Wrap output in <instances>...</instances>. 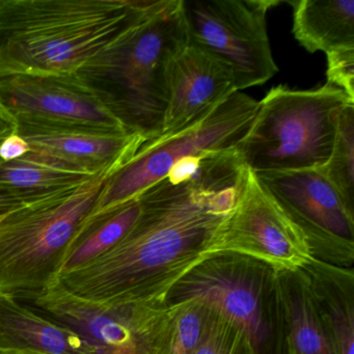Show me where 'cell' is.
Listing matches in <instances>:
<instances>
[{
  "mask_svg": "<svg viewBox=\"0 0 354 354\" xmlns=\"http://www.w3.org/2000/svg\"><path fill=\"white\" fill-rule=\"evenodd\" d=\"M258 107V101L236 92L189 127L145 142L131 160L107 180L84 227L138 198L145 190L165 179L183 159L235 148L248 133Z\"/></svg>",
  "mask_w": 354,
  "mask_h": 354,
  "instance_id": "6",
  "label": "cell"
},
{
  "mask_svg": "<svg viewBox=\"0 0 354 354\" xmlns=\"http://www.w3.org/2000/svg\"><path fill=\"white\" fill-rule=\"evenodd\" d=\"M24 204H28V203L24 202L22 198L10 194L5 188L0 187V218L10 211L14 210V209L18 208V207Z\"/></svg>",
  "mask_w": 354,
  "mask_h": 354,
  "instance_id": "27",
  "label": "cell"
},
{
  "mask_svg": "<svg viewBox=\"0 0 354 354\" xmlns=\"http://www.w3.org/2000/svg\"><path fill=\"white\" fill-rule=\"evenodd\" d=\"M92 177L66 171L28 154L16 160H0V187L26 203L80 185Z\"/></svg>",
  "mask_w": 354,
  "mask_h": 354,
  "instance_id": "20",
  "label": "cell"
},
{
  "mask_svg": "<svg viewBox=\"0 0 354 354\" xmlns=\"http://www.w3.org/2000/svg\"><path fill=\"white\" fill-rule=\"evenodd\" d=\"M279 342L297 354H335L304 268L277 277Z\"/></svg>",
  "mask_w": 354,
  "mask_h": 354,
  "instance_id": "16",
  "label": "cell"
},
{
  "mask_svg": "<svg viewBox=\"0 0 354 354\" xmlns=\"http://www.w3.org/2000/svg\"><path fill=\"white\" fill-rule=\"evenodd\" d=\"M32 301L84 335L99 354H149V330L157 306H98L57 285Z\"/></svg>",
  "mask_w": 354,
  "mask_h": 354,
  "instance_id": "13",
  "label": "cell"
},
{
  "mask_svg": "<svg viewBox=\"0 0 354 354\" xmlns=\"http://www.w3.org/2000/svg\"><path fill=\"white\" fill-rule=\"evenodd\" d=\"M320 169L354 211V102L342 111L333 152Z\"/></svg>",
  "mask_w": 354,
  "mask_h": 354,
  "instance_id": "22",
  "label": "cell"
},
{
  "mask_svg": "<svg viewBox=\"0 0 354 354\" xmlns=\"http://www.w3.org/2000/svg\"><path fill=\"white\" fill-rule=\"evenodd\" d=\"M293 7V34L308 53L354 48V0H298Z\"/></svg>",
  "mask_w": 354,
  "mask_h": 354,
  "instance_id": "18",
  "label": "cell"
},
{
  "mask_svg": "<svg viewBox=\"0 0 354 354\" xmlns=\"http://www.w3.org/2000/svg\"><path fill=\"white\" fill-rule=\"evenodd\" d=\"M113 165L74 187L22 205L0 218V295L32 300L55 283Z\"/></svg>",
  "mask_w": 354,
  "mask_h": 354,
  "instance_id": "4",
  "label": "cell"
},
{
  "mask_svg": "<svg viewBox=\"0 0 354 354\" xmlns=\"http://www.w3.org/2000/svg\"><path fill=\"white\" fill-rule=\"evenodd\" d=\"M238 92L231 70L188 43L169 70V101L162 136L189 127Z\"/></svg>",
  "mask_w": 354,
  "mask_h": 354,
  "instance_id": "14",
  "label": "cell"
},
{
  "mask_svg": "<svg viewBox=\"0 0 354 354\" xmlns=\"http://www.w3.org/2000/svg\"><path fill=\"white\" fill-rule=\"evenodd\" d=\"M30 149L28 142L17 133L0 142V160L12 161L26 156Z\"/></svg>",
  "mask_w": 354,
  "mask_h": 354,
  "instance_id": "25",
  "label": "cell"
},
{
  "mask_svg": "<svg viewBox=\"0 0 354 354\" xmlns=\"http://www.w3.org/2000/svg\"><path fill=\"white\" fill-rule=\"evenodd\" d=\"M245 165L235 148L209 152L185 179L167 176L145 190L140 215L96 260L61 273L53 285L103 306H161L201 261L233 210Z\"/></svg>",
  "mask_w": 354,
  "mask_h": 354,
  "instance_id": "1",
  "label": "cell"
},
{
  "mask_svg": "<svg viewBox=\"0 0 354 354\" xmlns=\"http://www.w3.org/2000/svg\"><path fill=\"white\" fill-rule=\"evenodd\" d=\"M0 100L16 120L128 132L75 73L0 77Z\"/></svg>",
  "mask_w": 354,
  "mask_h": 354,
  "instance_id": "11",
  "label": "cell"
},
{
  "mask_svg": "<svg viewBox=\"0 0 354 354\" xmlns=\"http://www.w3.org/2000/svg\"><path fill=\"white\" fill-rule=\"evenodd\" d=\"M0 354H99L84 335L17 298L0 295Z\"/></svg>",
  "mask_w": 354,
  "mask_h": 354,
  "instance_id": "15",
  "label": "cell"
},
{
  "mask_svg": "<svg viewBox=\"0 0 354 354\" xmlns=\"http://www.w3.org/2000/svg\"><path fill=\"white\" fill-rule=\"evenodd\" d=\"M256 174L277 204L304 232L316 258L353 259L354 211L318 169Z\"/></svg>",
  "mask_w": 354,
  "mask_h": 354,
  "instance_id": "10",
  "label": "cell"
},
{
  "mask_svg": "<svg viewBox=\"0 0 354 354\" xmlns=\"http://www.w3.org/2000/svg\"><path fill=\"white\" fill-rule=\"evenodd\" d=\"M327 57V84L343 91L354 101V48L328 53Z\"/></svg>",
  "mask_w": 354,
  "mask_h": 354,
  "instance_id": "24",
  "label": "cell"
},
{
  "mask_svg": "<svg viewBox=\"0 0 354 354\" xmlns=\"http://www.w3.org/2000/svg\"><path fill=\"white\" fill-rule=\"evenodd\" d=\"M151 0H0V77L76 73Z\"/></svg>",
  "mask_w": 354,
  "mask_h": 354,
  "instance_id": "3",
  "label": "cell"
},
{
  "mask_svg": "<svg viewBox=\"0 0 354 354\" xmlns=\"http://www.w3.org/2000/svg\"><path fill=\"white\" fill-rule=\"evenodd\" d=\"M188 44L182 0H151L138 20L76 71L129 133L162 136L169 70Z\"/></svg>",
  "mask_w": 354,
  "mask_h": 354,
  "instance_id": "2",
  "label": "cell"
},
{
  "mask_svg": "<svg viewBox=\"0 0 354 354\" xmlns=\"http://www.w3.org/2000/svg\"><path fill=\"white\" fill-rule=\"evenodd\" d=\"M212 310L198 300L165 302L155 308L149 354H194Z\"/></svg>",
  "mask_w": 354,
  "mask_h": 354,
  "instance_id": "19",
  "label": "cell"
},
{
  "mask_svg": "<svg viewBox=\"0 0 354 354\" xmlns=\"http://www.w3.org/2000/svg\"><path fill=\"white\" fill-rule=\"evenodd\" d=\"M219 252L250 257L277 273L293 272L315 259L304 232L248 167L235 206L217 227L205 257Z\"/></svg>",
  "mask_w": 354,
  "mask_h": 354,
  "instance_id": "9",
  "label": "cell"
},
{
  "mask_svg": "<svg viewBox=\"0 0 354 354\" xmlns=\"http://www.w3.org/2000/svg\"><path fill=\"white\" fill-rule=\"evenodd\" d=\"M283 350H281V354H297L294 350H292L291 348L287 347V346H283Z\"/></svg>",
  "mask_w": 354,
  "mask_h": 354,
  "instance_id": "28",
  "label": "cell"
},
{
  "mask_svg": "<svg viewBox=\"0 0 354 354\" xmlns=\"http://www.w3.org/2000/svg\"><path fill=\"white\" fill-rule=\"evenodd\" d=\"M277 273L234 252L209 254L169 291L165 302L194 299L243 327L261 354L279 339Z\"/></svg>",
  "mask_w": 354,
  "mask_h": 354,
  "instance_id": "7",
  "label": "cell"
},
{
  "mask_svg": "<svg viewBox=\"0 0 354 354\" xmlns=\"http://www.w3.org/2000/svg\"><path fill=\"white\" fill-rule=\"evenodd\" d=\"M304 268L335 354H354L353 271L317 258Z\"/></svg>",
  "mask_w": 354,
  "mask_h": 354,
  "instance_id": "17",
  "label": "cell"
},
{
  "mask_svg": "<svg viewBox=\"0 0 354 354\" xmlns=\"http://www.w3.org/2000/svg\"><path fill=\"white\" fill-rule=\"evenodd\" d=\"M354 102L337 86L315 90L273 88L259 102L236 154L254 173L323 167L330 157L342 111Z\"/></svg>",
  "mask_w": 354,
  "mask_h": 354,
  "instance_id": "5",
  "label": "cell"
},
{
  "mask_svg": "<svg viewBox=\"0 0 354 354\" xmlns=\"http://www.w3.org/2000/svg\"><path fill=\"white\" fill-rule=\"evenodd\" d=\"M17 123L16 133L30 146L28 155L86 176L126 165L146 142L129 132L28 119H18Z\"/></svg>",
  "mask_w": 354,
  "mask_h": 354,
  "instance_id": "12",
  "label": "cell"
},
{
  "mask_svg": "<svg viewBox=\"0 0 354 354\" xmlns=\"http://www.w3.org/2000/svg\"><path fill=\"white\" fill-rule=\"evenodd\" d=\"M17 127V120L6 106L5 103L0 100V142L9 136L16 134Z\"/></svg>",
  "mask_w": 354,
  "mask_h": 354,
  "instance_id": "26",
  "label": "cell"
},
{
  "mask_svg": "<svg viewBox=\"0 0 354 354\" xmlns=\"http://www.w3.org/2000/svg\"><path fill=\"white\" fill-rule=\"evenodd\" d=\"M194 354L261 353L243 327L212 310L202 341Z\"/></svg>",
  "mask_w": 354,
  "mask_h": 354,
  "instance_id": "23",
  "label": "cell"
},
{
  "mask_svg": "<svg viewBox=\"0 0 354 354\" xmlns=\"http://www.w3.org/2000/svg\"><path fill=\"white\" fill-rule=\"evenodd\" d=\"M188 43L227 66L238 92L275 75L266 15L277 0H182Z\"/></svg>",
  "mask_w": 354,
  "mask_h": 354,
  "instance_id": "8",
  "label": "cell"
},
{
  "mask_svg": "<svg viewBox=\"0 0 354 354\" xmlns=\"http://www.w3.org/2000/svg\"><path fill=\"white\" fill-rule=\"evenodd\" d=\"M140 209V198H136L91 221L72 243L59 274L80 268L111 250L131 229Z\"/></svg>",
  "mask_w": 354,
  "mask_h": 354,
  "instance_id": "21",
  "label": "cell"
}]
</instances>
